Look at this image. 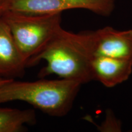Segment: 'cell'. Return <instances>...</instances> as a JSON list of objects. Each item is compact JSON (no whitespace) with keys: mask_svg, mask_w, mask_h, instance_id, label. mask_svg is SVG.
I'll return each instance as SVG.
<instances>
[{"mask_svg":"<svg viewBox=\"0 0 132 132\" xmlns=\"http://www.w3.org/2000/svg\"><path fill=\"white\" fill-rule=\"evenodd\" d=\"M36 122L34 110L0 107V132L23 131L26 125H34Z\"/></svg>","mask_w":132,"mask_h":132,"instance_id":"ba28073f","label":"cell"},{"mask_svg":"<svg viewBox=\"0 0 132 132\" xmlns=\"http://www.w3.org/2000/svg\"><path fill=\"white\" fill-rule=\"evenodd\" d=\"M81 85L78 81L62 78L34 81L11 79L0 85V104L25 102L51 116L62 117L72 109Z\"/></svg>","mask_w":132,"mask_h":132,"instance_id":"7a4b0ae2","label":"cell"},{"mask_svg":"<svg viewBox=\"0 0 132 132\" xmlns=\"http://www.w3.org/2000/svg\"><path fill=\"white\" fill-rule=\"evenodd\" d=\"M26 64L61 28V13L32 14L8 10L1 16Z\"/></svg>","mask_w":132,"mask_h":132,"instance_id":"3957f363","label":"cell"},{"mask_svg":"<svg viewBox=\"0 0 132 132\" xmlns=\"http://www.w3.org/2000/svg\"><path fill=\"white\" fill-rule=\"evenodd\" d=\"M94 56L132 60V30L106 26L90 31Z\"/></svg>","mask_w":132,"mask_h":132,"instance_id":"5b68a950","label":"cell"},{"mask_svg":"<svg viewBox=\"0 0 132 132\" xmlns=\"http://www.w3.org/2000/svg\"><path fill=\"white\" fill-rule=\"evenodd\" d=\"M9 80H11V79H6V78H0V85H3V83H4V82H7V81H9Z\"/></svg>","mask_w":132,"mask_h":132,"instance_id":"30bf717a","label":"cell"},{"mask_svg":"<svg viewBox=\"0 0 132 132\" xmlns=\"http://www.w3.org/2000/svg\"><path fill=\"white\" fill-rule=\"evenodd\" d=\"M93 80L113 87L125 81L132 73V60L94 56L91 61Z\"/></svg>","mask_w":132,"mask_h":132,"instance_id":"52a82bcc","label":"cell"},{"mask_svg":"<svg viewBox=\"0 0 132 132\" xmlns=\"http://www.w3.org/2000/svg\"><path fill=\"white\" fill-rule=\"evenodd\" d=\"M94 56L90 31L73 33L61 28L37 55L29 59L27 67L44 60L47 64L39 72V78L53 74L82 85L93 81L91 61Z\"/></svg>","mask_w":132,"mask_h":132,"instance_id":"6da1fadb","label":"cell"},{"mask_svg":"<svg viewBox=\"0 0 132 132\" xmlns=\"http://www.w3.org/2000/svg\"><path fill=\"white\" fill-rule=\"evenodd\" d=\"M114 7L115 0H12L9 10L27 14H52L83 9L108 16Z\"/></svg>","mask_w":132,"mask_h":132,"instance_id":"277c9868","label":"cell"},{"mask_svg":"<svg viewBox=\"0 0 132 132\" xmlns=\"http://www.w3.org/2000/svg\"><path fill=\"white\" fill-rule=\"evenodd\" d=\"M11 1L12 0H0V17L4 12L9 10Z\"/></svg>","mask_w":132,"mask_h":132,"instance_id":"9c48e42d","label":"cell"},{"mask_svg":"<svg viewBox=\"0 0 132 132\" xmlns=\"http://www.w3.org/2000/svg\"><path fill=\"white\" fill-rule=\"evenodd\" d=\"M27 64L13 39L7 24L0 17V78L22 77Z\"/></svg>","mask_w":132,"mask_h":132,"instance_id":"8992f818","label":"cell"},{"mask_svg":"<svg viewBox=\"0 0 132 132\" xmlns=\"http://www.w3.org/2000/svg\"><path fill=\"white\" fill-rule=\"evenodd\" d=\"M131 1H132V0H131Z\"/></svg>","mask_w":132,"mask_h":132,"instance_id":"8fae6325","label":"cell"}]
</instances>
